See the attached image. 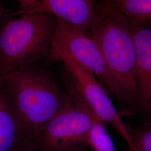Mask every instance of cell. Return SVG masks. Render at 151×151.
Wrapping results in <instances>:
<instances>
[{"mask_svg": "<svg viewBox=\"0 0 151 151\" xmlns=\"http://www.w3.org/2000/svg\"><path fill=\"white\" fill-rule=\"evenodd\" d=\"M4 76V83L32 143L44 126L70 102V97L49 72L35 64Z\"/></svg>", "mask_w": 151, "mask_h": 151, "instance_id": "obj_1", "label": "cell"}, {"mask_svg": "<svg viewBox=\"0 0 151 151\" xmlns=\"http://www.w3.org/2000/svg\"><path fill=\"white\" fill-rule=\"evenodd\" d=\"M13 16L0 25V75L48 56L57 18L45 13Z\"/></svg>", "mask_w": 151, "mask_h": 151, "instance_id": "obj_2", "label": "cell"}, {"mask_svg": "<svg viewBox=\"0 0 151 151\" xmlns=\"http://www.w3.org/2000/svg\"><path fill=\"white\" fill-rule=\"evenodd\" d=\"M97 11L99 21L88 36L98 45L125 101L138 108L135 48L132 27L112 14Z\"/></svg>", "mask_w": 151, "mask_h": 151, "instance_id": "obj_3", "label": "cell"}, {"mask_svg": "<svg viewBox=\"0 0 151 151\" xmlns=\"http://www.w3.org/2000/svg\"><path fill=\"white\" fill-rule=\"evenodd\" d=\"M91 120L78 104L70 102L44 126L32 140L38 151H83L88 146Z\"/></svg>", "mask_w": 151, "mask_h": 151, "instance_id": "obj_4", "label": "cell"}, {"mask_svg": "<svg viewBox=\"0 0 151 151\" xmlns=\"http://www.w3.org/2000/svg\"><path fill=\"white\" fill-rule=\"evenodd\" d=\"M58 53L69 55L90 70L109 92L125 101L97 43L85 33L57 19L56 30L48 56Z\"/></svg>", "mask_w": 151, "mask_h": 151, "instance_id": "obj_5", "label": "cell"}, {"mask_svg": "<svg viewBox=\"0 0 151 151\" xmlns=\"http://www.w3.org/2000/svg\"><path fill=\"white\" fill-rule=\"evenodd\" d=\"M48 58L50 62H63L70 77L69 81L83 100L100 119L119 133L129 147H131V132L96 77L90 70L65 53L52 54Z\"/></svg>", "mask_w": 151, "mask_h": 151, "instance_id": "obj_6", "label": "cell"}, {"mask_svg": "<svg viewBox=\"0 0 151 151\" xmlns=\"http://www.w3.org/2000/svg\"><path fill=\"white\" fill-rule=\"evenodd\" d=\"M35 13L52 15L87 35L96 27L100 19L94 0H39L32 8L19 10L12 16Z\"/></svg>", "mask_w": 151, "mask_h": 151, "instance_id": "obj_7", "label": "cell"}, {"mask_svg": "<svg viewBox=\"0 0 151 151\" xmlns=\"http://www.w3.org/2000/svg\"><path fill=\"white\" fill-rule=\"evenodd\" d=\"M130 26L135 44L138 108L149 111L151 110V24L147 22Z\"/></svg>", "mask_w": 151, "mask_h": 151, "instance_id": "obj_8", "label": "cell"}, {"mask_svg": "<svg viewBox=\"0 0 151 151\" xmlns=\"http://www.w3.org/2000/svg\"><path fill=\"white\" fill-rule=\"evenodd\" d=\"M30 143L6 87L0 88V151H19Z\"/></svg>", "mask_w": 151, "mask_h": 151, "instance_id": "obj_9", "label": "cell"}, {"mask_svg": "<svg viewBox=\"0 0 151 151\" xmlns=\"http://www.w3.org/2000/svg\"><path fill=\"white\" fill-rule=\"evenodd\" d=\"M98 11H106L130 25L151 22V0H100Z\"/></svg>", "mask_w": 151, "mask_h": 151, "instance_id": "obj_10", "label": "cell"}, {"mask_svg": "<svg viewBox=\"0 0 151 151\" xmlns=\"http://www.w3.org/2000/svg\"><path fill=\"white\" fill-rule=\"evenodd\" d=\"M78 104L91 120V126L88 135V146L93 151H117L113 140L108 132L106 124L82 99Z\"/></svg>", "mask_w": 151, "mask_h": 151, "instance_id": "obj_11", "label": "cell"}, {"mask_svg": "<svg viewBox=\"0 0 151 151\" xmlns=\"http://www.w3.org/2000/svg\"><path fill=\"white\" fill-rule=\"evenodd\" d=\"M132 146L129 147L136 151H151V121L143 124L131 132Z\"/></svg>", "mask_w": 151, "mask_h": 151, "instance_id": "obj_12", "label": "cell"}, {"mask_svg": "<svg viewBox=\"0 0 151 151\" xmlns=\"http://www.w3.org/2000/svg\"><path fill=\"white\" fill-rule=\"evenodd\" d=\"M17 1L20 5L21 10H26L31 9L34 7L38 2L39 0H16Z\"/></svg>", "mask_w": 151, "mask_h": 151, "instance_id": "obj_13", "label": "cell"}, {"mask_svg": "<svg viewBox=\"0 0 151 151\" xmlns=\"http://www.w3.org/2000/svg\"><path fill=\"white\" fill-rule=\"evenodd\" d=\"M18 151H38L32 143H29L27 145L22 147V149H20Z\"/></svg>", "mask_w": 151, "mask_h": 151, "instance_id": "obj_14", "label": "cell"}, {"mask_svg": "<svg viewBox=\"0 0 151 151\" xmlns=\"http://www.w3.org/2000/svg\"><path fill=\"white\" fill-rule=\"evenodd\" d=\"M5 14V9L3 6L0 5V20L2 19V17Z\"/></svg>", "mask_w": 151, "mask_h": 151, "instance_id": "obj_15", "label": "cell"}, {"mask_svg": "<svg viewBox=\"0 0 151 151\" xmlns=\"http://www.w3.org/2000/svg\"><path fill=\"white\" fill-rule=\"evenodd\" d=\"M5 79V76L0 75V85L2 84L4 82Z\"/></svg>", "mask_w": 151, "mask_h": 151, "instance_id": "obj_16", "label": "cell"}, {"mask_svg": "<svg viewBox=\"0 0 151 151\" xmlns=\"http://www.w3.org/2000/svg\"><path fill=\"white\" fill-rule=\"evenodd\" d=\"M133 151L131 149H130L129 148V150H128V151Z\"/></svg>", "mask_w": 151, "mask_h": 151, "instance_id": "obj_17", "label": "cell"}, {"mask_svg": "<svg viewBox=\"0 0 151 151\" xmlns=\"http://www.w3.org/2000/svg\"><path fill=\"white\" fill-rule=\"evenodd\" d=\"M149 23H150V24H151V22H149Z\"/></svg>", "mask_w": 151, "mask_h": 151, "instance_id": "obj_18", "label": "cell"}, {"mask_svg": "<svg viewBox=\"0 0 151 151\" xmlns=\"http://www.w3.org/2000/svg\"><path fill=\"white\" fill-rule=\"evenodd\" d=\"M132 151H133V150H132Z\"/></svg>", "mask_w": 151, "mask_h": 151, "instance_id": "obj_19", "label": "cell"}, {"mask_svg": "<svg viewBox=\"0 0 151 151\" xmlns=\"http://www.w3.org/2000/svg\"></svg>", "mask_w": 151, "mask_h": 151, "instance_id": "obj_20", "label": "cell"}]
</instances>
